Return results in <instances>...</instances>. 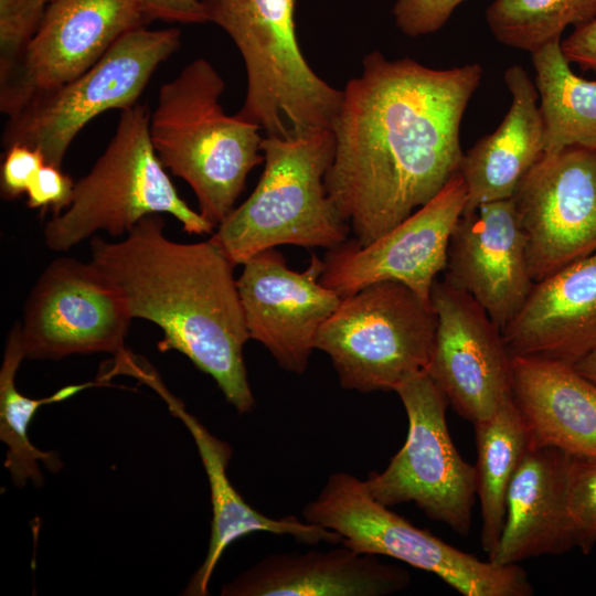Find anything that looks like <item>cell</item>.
<instances>
[{"mask_svg":"<svg viewBox=\"0 0 596 596\" xmlns=\"http://www.w3.org/2000/svg\"><path fill=\"white\" fill-rule=\"evenodd\" d=\"M437 326L426 373L472 424L512 397L511 354L502 329L465 290L444 277L430 291Z\"/></svg>","mask_w":596,"mask_h":596,"instance_id":"cell-14","label":"cell"},{"mask_svg":"<svg viewBox=\"0 0 596 596\" xmlns=\"http://www.w3.org/2000/svg\"><path fill=\"white\" fill-rule=\"evenodd\" d=\"M147 19L179 23H205L207 18L201 0H146Z\"/></svg>","mask_w":596,"mask_h":596,"instance_id":"cell-34","label":"cell"},{"mask_svg":"<svg viewBox=\"0 0 596 596\" xmlns=\"http://www.w3.org/2000/svg\"><path fill=\"white\" fill-rule=\"evenodd\" d=\"M436 326L432 305L409 287L380 281L342 298L315 347L328 354L343 389L395 391L426 372Z\"/></svg>","mask_w":596,"mask_h":596,"instance_id":"cell-8","label":"cell"},{"mask_svg":"<svg viewBox=\"0 0 596 596\" xmlns=\"http://www.w3.org/2000/svg\"><path fill=\"white\" fill-rule=\"evenodd\" d=\"M132 316L118 286L92 260L58 257L30 291L20 323L25 358L126 351Z\"/></svg>","mask_w":596,"mask_h":596,"instance_id":"cell-11","label":"cell"},{"mask_svg":"<svg viewBox=\"0 0 596 596\" xmlns=\"http://www.w3.org/2000/svg\"><path fill=\"white\" fill-rule=\"evenodd\" d=\"M568 456L549 446L526 453L509 485L502 533L488 561L518 565L576 547L566 502Z\"/></svg>","mask_w":596,"mask_h":596,"instance_id":"cell-20","label":"cell"},{"mask_svg":"<svg viewBox=\"0 0 596 596\" xmlns=\"http://www.w3.org/2000/svg\"><path fill=\"white\" fill-rule=\"evenodd\" d=\"M180 38L178 28L127 32L82 74L34 94L8 117L3 147L36 148L45 163L61 167L70 145L92 119L137 104L155 71L180 46Z\"/></svg>","mask_w":596,"mask_h":596,"instance_id":"cell-9","label":"cell"},{"mask_svg":"<svg viewBox=\"0 0 596 596\" xmlns=\"http://www.w3.org/2000/svg\"><path fill=\"white\" fill-rule=\"evenodd\" d=\"M75 182L61 167L44 163L32 179L25 194L30 209L60 214L71 202Z\"/></svg>","mask_w":596,"mask_h":596,"instance_id":"cell-31","label":"cell"},{"mask_svg":"<svg viewBox=\"0 0 596 596\" xmlns=\"http://www.w3.org/2000/svg\"><path fill=\"white\" fill-rule=\"evenodd\" d=\"M466 201L457 172L430 201L373 242L361 245L352 238L330 248L320 283L344 298L375 283L398 281L432 305V287L446 268L449 238Z\"/></svg>","mask_w":596,"mask_h":596,"instance_id":"cell-12","label":"cell"},{"mask_svg":"<svg viewBox=\"0 0 596 596\" xmlns=\"http://www.w3.org/2000/svg\"><path fill=\"white\" fill-rule=\"evenodd\" d=\"M531 57L544 124V153L568 147L596 152V82L572 71L561 40L536 49Z\"/></svg>","mask_w":596,"mask_h":596,"instance_id":"cell-25","label":"cell"},{"mask_svg":"<svg viewBox=\"0 0 596 596\" xmlns=\"http://www.w3.org/2000/svg\"><path fill=\"white\" fill-rule=\"evenodd\" d=\"M42 0H0V81L15 68L46 11Z\"/></svg>","mask_w":596,"mask_h":596,"instance_id":"cell-29","label":"cell"},{"mask_svg":"<svg viewBox=\"0 0 596 596\" xmlns=\"http://www.w3.org/2000/svg\"><path fill=\"white\" fill-rule=\"evenodd\" d=\"M573 366L579 374L596 384V348L578 360Z\"/></svg>","mask_w":596,"mask_h":596,"instance_id":"cell-35","label":"cell"},{"mask_svg":"<svg viewBox=\"0 0 596 596\" xmlns=\"http://www.w3.org/2000/svg\"><path fill=\"white\" fill-rule=\"evenodd\" d=\"M24 358L20 323L17 322L8 333L0 369V438L8 445L4 467L14 485L23 487L32 481L39 487L43 482L39 461L52 471L60 470L63 464L56 453L40 450L31 443L28 427L32 418L41 406L67 400L95 383L68 385L47 397L30 398L15 386V374Z\"/></svg>","mask_w":596,"mask_h":596,"instance_id":"cell-26","label":"cell"},{"mask_svg":"<svg viewBox=\"0 0 596 596\" xmlns=\"http://www.w3.org/2000/svg\"><path fill=\"white\" fill-rule=\"evenodd\" d=\"M411 575L377 555L340 543L320 552L272 554L223 585V596H386L405 589Z\"/></svg>","mask_w":596,"mask_h":596,"instance_id":"cell-19","label":"cell"},{"mask_svg":"<svg viewBox=\"0 0 596 596\" xmlns=\"http://www.w3.org/2000/svg\"><path fill=\"white\" fill-rule=\"evenodd\" d=\"M42 1H44L45 3L49 4V3H51V2H53V1H55V0H42Z\"/></svg>","mask_w":596,"mask_h":596,"instance_id":"cell-36","label":"cell"},{"mask_svg":"<svg viewBox=\"0 0 596 596\" xmlns=\"http://www.w3.org/2000/svg\"><path fill=\"white\" fill-rule=\"evenodd\" d=\"M398 394L408 419L403 447L365 487L380 503L414 502L429 519L466 536L476 496L475 467L456 449L446 423L449 405L426 372L403 382Z\"/></svg>","mask_w":596,"mask_h":596,"instance_id":"cell-10","label":"cell"},{"mask_svg":"<svg viewBox=\"0 0 596 596\" xmlns=\"http://www.w3.org/2000/svg\"><path fill=\"white\" fill-rule=\"evenodd\" d=\"M566 502L576 547L588 554L596 545V458L568 456Z\"/></svg>","mask_w":596,"mask_h":596,"instance_id":"cell-28","label":"cell"},{"mask_svg":"<svg viewBox=\"0 0 596 596\" xmlns=\"http://www.w3.org/2000/svg\"><path fill=\"white\" fill-rule=\"evenodd\" d=\"M465 0H395L392 13L398 30L411 38L440 30Z\"/></svg>","mask_w":596,"mask_h":596,"instance_id":"cell-30","label":"cell"},{"mask_svg":"<svg viewBox=\"0 0 596 596\" xmlns=\"http://www.w3.org/2000/svg\"><path fill=\"white\" fill-rule=\"evenodd\" d=\"M561 49L571 64L596 75V19L574 28L571 34L561 40Z\"/></svg>","mask_w":596,"mask_h":596,"instance_id":"cell-33","label":"cell"},{"mask_svg":"<svg viewBox=\"0 0 596 596\" xmlns=\"http://www.w3.org/2000/svg\"><path fill=\"white\" fill-rule=\"evenodd\" d=\"M477 447L476 494L481 509V546L494 553L505 519L511 479L533 446L529 428L512 397L489 418L473 423Z\"/></svg>","mask_w":596,"mask_h":596,"instance_id":"cell-24","label":"cell"},{"mask_svg":"<svg viewBox=\"0 0 596 596\" xmlns=\"http://www.w3.org/2000/svg\"><path fill=\"white\" fill-rule=\"evenodd\" d=\"M594 19L596 0H494L486 10L498 42L530 53Z\"/></svg>","mask_w":596,"mask_h":596,"instance_id":"cell-27","label":"cell"},{"mask_svg":"<svg viewBox=\"0 0 596 596\" xmlns=\"http://www.w3.org/2000/svg\"><path fill=\"white\" fill-rule=\"evenodd\" d=\"M305 521L337 532L359 553L384 555L437 575L465 596H531L533 587L519 565L483 562L413 525L377 502L364 480L347 472L329 476L318 497L301 512Z\"/></svg>","mask_w":596,"mask_h":596,"instance_id":"cell-7","label":"cell"},{"mask_svg":"<svg viewBox=\"0 0 596 596\" xmlns=\"http://www.w3.org/2000/svg\"><path fill=\"white\" fill-rule=\"evenodd\" d=\"M201 1L207 22L228 34L244 61L247 89L241 118L279 137L332 130L342 91L319 77L302 55L297 0Z\"/></svg>","mask_w":596,"mask_h":596,"instance_id":"cell-5","label":"cell"},{"mask_svg":"<svg viewBox=\"0 0 596 596\" xmlns=\"http://www.w3.org/2000/svg\"><path fill=\"white\" fill-rule=\"evenodd\" d=\"M91 257L121 290L132 318L160 327L161 352L184 354L240 414L254 408L243 354L249 334L234 265L210 240L172 241L161 214H151L117 242L92 237Z\"/></svg>","mask_w":596,"mask_h":596,"instance_id":"cell-2","label":"cell"},{"mask_svg":"<svg viewBox=\"0 0 596 596\" xmlns=\"http://www.w3.org/2000/svg\"><path fill=\"white\" fill-rule=\"evenodd\" d=\"M511 355L574 365L596 348V252L534 283L502 329Z\"/></svg>","mask_w":596,"mask_h":596,"instance_id":"cell-18","label":"cell"},{"mask_svg":"<svg viewBox=\"0 0 596 596\" xmlns=\"http://www.w3.org/2000/svg\"><path fill=\"white\" fill-rule=\"evenodd\" d=\"M348 82L324 177L329 200L366 245L430 201L459 172L460 125L478 88V63L432 68L373 51Z\"/></svg>","mask_w":596,"mask_h":596,"instance_id":"cell-1","label":"cell"},{"mask_svg":"<svg viewBox=\"0 0 596 596\" xmlns=\"http://www.w3.org/2000/svg\"><path fill=\"white\" fill-rule=\"evenodd\" d=\"M151 113L135 104L120 110L116 131L89 172L75 182L70 204L44 227L46 246L65 252L98 231L127 234L141 219L167 213L188 234H212L214 225L177 192L150 139Z\"/></svg>","mask_w":596,"mask_h":596,"instance_id":"cell-6","label":"cell"},{"mask_svg":"<svg viewBox=\"0 0 596 596\" xmlns=\"http://www.w3.org/2000/svg\"><path fill=\"white\" fill-rule=\"evenodd\" d=\"M155 390L167 402L171 413L189 429L198 447L207 476L212 503V524L207 553L194 573L184 595H207L209 583L225 549L237 539L253 532L291 535L297 542L313 545L319 542L340 544V535L319 524L300 521L294 515L269 518L251 507L231 483L226 469L232 457L230 445L210 433L162 383Z\"/></svg>","mask_w":596,"mask_h":596,"instance_id":"cell-21","label":"cell"},{"mask_svg":"<svg viewBox=\"0 0 596 596\" xmlns=\"http://www.w3.org/2000/svg\"><path fill=\"white\" fill-rule=\"evenodd\" d=\"M511 393L533 446L596 458V384L573 365L511 355Z\"/></svg>","mask_w":596,"mask_h":596,"instance_id":"cell-22","label":"cell"},{"mask_svg":"<svg viewBox=\"0 0 596 596\" xmlns=\"http://www.w3.org/2000/svg\"><path fill=\"white\" fill-rule=\"evenodd\" d=\"M146 0H55L12 73L0 81V110L15 114L34 94L97 62L124 34L148 23Z\"/></svg>","mask_w":596,"mask_h":596,"instance_id":"cell-15","label":"cell"},{"mask_svg":"<svg viewBox=\"0 0 596 596\" xmlns=\"http://www.w3.org/2000/svg\"><path fill=\"white\" fill-rule=\"evenodd\" d=\"M445 278L467 291L501 329L514 318L534 281L512 198L461 214L449 238Z\"/></svg>","mask_w":596,"mask_h":596,"instance_id":"cell-17","label":"cell"},{"mask_svg":"<svg viewBox=\"0 0 596 596\" xmlns=\"http://www.w3.org/2000/svg\"><path fill=\"white\" fill-rule=\"evenodd\" d=\"M44 163V157L36 148L21 143L6 148L0 175L2 198L15 200L24 194Z\"/></svg>","mask_w":596,"mask_h":596,"instance_id":"cell-32","label":"cell"},{"mask_svg":"<svg viewBox=\"0 0 596 596\" xmlns=\"http://www.w3.org/2000/svg\"><path fill=\"white\" fill-rule=\"evenodd\" d=\"M503 79L511 96L508 113L497 129L479 139L461 160L459 172L467 189L462 213L487 202L511 199L544 153V124L534 83L521 65L509 66Z\"/></svg>","mask_w":596,"mask_h":596,"instance_id":"cell-23","label":"cell"},{"mask_svg":"<svg viewBox=\"0 0 596 596\" xmlns=\"http://www.w3.org/2000/svg\"><path fill=\"white\" fill-rule=\"evenodd\" d=\"M512 199L534 283L596 252L595 151L543 153Z\"/></svg>","mask_w":596,"mask_h":596,"instance_id":"cell-13","label":"cell"},{"mask_svg":"<svg viewBox=\"0 0 596 596\" xmlns=\"http://www.w3.org/2000/svg\"><path fill=\"white\" fill-rule=\"evenodd\" d=\"M225 83L196 58L161 85L150 139L162 163L193 190L199 212L217 226L235 207L248 173L264 162L260 128L224 113Z\"/></svg>","mask_w":596,"mask_h":596,"instance_id":"cell-3","label":"cell"},{"mask_svg":"<svg viewBox=\"0 0 596 596\" xmlns=\"http://www.w3.org/2000/svg\"><path fill=\"white\" fill-rule=\"evenodd\" d=\"M264 170L251 195L211 238L234 265L279 245L333 248L350 227L328 198L324 177L334 153L329 129L263 137Z\"/></svg>","mask_w":596,"mask_h":596,"instance_id":"cell-4","label":"cell"},{"mask_svg":"<svg viewBox=\"0 0 596 596\" xmlns=\"http://www.w3.org/2000/svg\"><path fill=\"white\" fill-rule=\"evenodd\" d=\"M322 270L323 259L317 255L297 272L281 253L269 248L245 262L237 278L249 339L295 374L307 370L318 331L342 299L320 283Z\"/></svg>","mask_w":596,"mask_h":596,"instance_id":"cell-16","label":"cell"}]
</instances>
